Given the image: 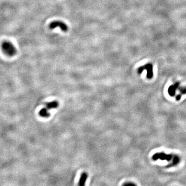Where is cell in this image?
I'll return each mask as SVG.
<instances>
[{
    "label": "cell",
    "instance_id": "obj_3",
    "mask_svg": "<svg viewBox=\"0 0 186 186\" xmlns=\"http://www.w3.org/2000/svg\"><path fill=\"white\" fill-rule=\"evenodd\" d=\"M172 158L173 156L172 155L166 154L164 153H157L155 154L152 157V159L154 161L160 159L161 160H167V161H170L172 160Z\"/></svg>",
    "mask_w": 186,
    "mask_h": 186
},
{
    "label": "cell",
    "instance_id": "obj_1",
    "mask_svg": "<svg viewBox=\"0 0 186 186\" xmlns=\"http://www.w3.org/2000/svg\"><path fill=\"white\" fill-rule=\"evenodd\" d=\"M2 48L3 52L8 56H12L16 53V49L15 46L9 41H5L3 42L2 45Z\"/></svg>",
    "mask_w": 186,
    "mask_h": 186
},
{
    "label": "cell",
    "instance_id": "obj_6",
    "mask_svg": "<svg viewBox=\"0 0 186 186\" xmlns=\"http://www.w3.org/2000/svg\"><path fill=\"white\" fill-rule=\"evenodd\" d=\"M58 102L57 101H53L52 102H50L46 103V107H44L46 111L49 110H51L52 109H56L58 107Z\"/></svg>",
    "mask_w": 186,
    "mask_h": 186
},
{
    "label": "cell",
    "instance_id": "obj_8",
    "mask_svg": "<svg viewBox=\"0 0 186 186\" xmlns=\"http://www.w3.org/2000/svg\"><path fill=\"white\" fill-rule=\"evenodd\" d=\"M39 114L41 117L44 118H47L50 116V114L47 111H46L44 108L41 109L39 111Z\"/></svg>",
    "mask_w": 186,
    "mask_h": 186
},
{
    "label": "cell",
    "instance_id": "obj_2",
    "mask_svg": "<svg viewBox=\"0 0 186 186\" xmlns=\"http://www.w3.org/2000/svg\"><path fill=\"white\" fill-rule=\"evenodd\" d=\"M145 69L147 70V78L149 79H151L153 77V66L151 64H148L144 66L140 67L138 70V73L139 74H142L143 70Z\"/></svg>",
    "mask_w": 186,
    "mask_h": 186
},
{
    "label": "cell",
    "instance_id": "obj_7",
    "mask_svg": "<svg viewBox=\"0 0 186 186\" xmlns=\"http://www.w3.org/2000/svg\"><path fill=\"white\" fill-rule=\"evenodd\" d=\"M87 177H88V175L86 173L83 172V173H82L81 177H80V180L79 181L78 185L80 186H82L85 185L86 181L87 179Z\"/></svg>",
    "mask_w": 186,
    "mask_h": 186
},
{
    "label": "cell",
    "instance_id": "obj_9",
    "mask_svg": "<svg viewBox=\"0 0 186 186\" xmlns=\"http://www.w3.org/2000/svg\"><path fill=\"white\" fill-rule=\"evenodd\" d=\"M179 162V158L178 156H174V158H173V166H175V165L178 164Z\"/></svg>",
    "mask_w": 186,
    "mask_h": 186
},
{
    "label": "cell",
    "instance_id": "obj_5",
    "mask_svg": "<svg viewBox=\"0 0 186 186\" xmlns=\"http://www.w3.org/2000/svg\"><path fill=\"white\" fill-rule=\"evenodd\" d=\"M180 83L177 82L175 83L174 85L170 86L168 88V93L169 95L171 97L174 96L176 93V91L178 89Z\"/></svg>",
    "mask_w": 186,
    "mask_h": 186
},
{
    "label": "cell",
    "instance_id": "obj_10",
    "mask_svg": "<svg viewBox=\"0 0 186 186\" xmlns=\"http://www.w3.org/2000/svg\"><path fill=\"white\" fill-rule=\"evenodd\" d=\"M180 92L181 93V94H186V87H181L180 88Z\"/></svg>",
    "mask_w": 186,
    "mask_h": 186
},
{
    "label": "cell",
    "instance_id": "obj_11",
    "mask_svg": "<svg viewBox=\"0 0 186 186\" xmlns=\"http://www.w3.org/2000/svg\"><path fill=\"white\" fill-rule=\"evenodd\" d=\"M181 94H179L178 95H177L176 96V100H177V101L179 100L180 99V98H181Z\"/></svg>",
    "mask_w": 186,
    "mask_h": 186
},
{
    "label": "cell",
    "instance_id": "obj_4",
    "mask_svg": "<svg viewBox=\"0 0 186 186\" xmlns=\"http://www.w3.org/2000/svg\"><path fill=\"white\" fill-rule=\"evenodd\" d=\"M56 27L61 28L62 30L64 32H66L68 30V27H67V25L61 21L53 22L50 25V28L51 29L54 28Z\"/></svg>",
    "mask_w": 186,
    "mask_h": 186
},
{
    "label": "cell",
    "instance_id": "obj_12",
    "mask_svg": "<svg viewBox=\"0 0 186 186\" xmlns=\"http://www.w3.org/2000/svg\"><path fill=\"white\" fill-rule=\"evenodd\" d=\"M124 186H129V185H135L133 183H125L124 184Z\"/></svg>",
    "mask_w": 186,
    "mask_h": 186
}]
</instances>
